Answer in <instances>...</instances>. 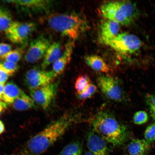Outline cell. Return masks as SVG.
<instances>
[{"label":"cell","instance_id":"29","mask_svg":"<svg viewBox=\"0 0 155 155\" xmlns=\"http://www.w3.org/2000/svg\"><path fill=\"white\" fill-rule=\"evenodd\" d=\"M11 46L6 43L0 44V59L11 50Z\"/></svg>","mask_w":155,"mask_h":155},{"label":"cell","instance_id":"9","mask_svg":"<svg viewBox=\"0 0 155 155\" xmlns=\"http://www.w3.org/2000/svg\"><path fill=\"white\" fill-rule=\"evenodd\" d=\"M57 84L51 83L35 90L30 91L35 103L44 110L48 109L56 96Z\"/></svg>","mask_w":155,"mask_h":155},{"label":"cell","instance_id":"14","mask_svg":"<svg viewBox=\"0 0 155 155\" xmlns=\"http://www.w3.org/2000/svg\"><path fill=\"white\" fill-rule=\"evenodd\" d=\"M120 25L113 21L105 19L100 25L99 40L106 45L119 34Z\"/></svg>","mask_w":155,"mask_h":155},{"label":"cell","instance_id":"27","mask_svg":"<svg viewBox=\"0 0 155 155\" xmlns=\"http://www.w3.org/2000/svg\"><path fill=\"white\" fill-rule=\"evenodd\" d=\"M97 88L95 85L91 83L88 87L80 94H77L79 99L84 101L90 98L96 92Z\"/></svg>","mask_w":155,"mask_h":155},{"label":"cell","instance_id":"19","mask_svg":"<svg viewBox=\"0 0 155 155\" xmlns=\"http://www.w3.org/2000/svg\"><path fill=\"white\" fill-rule=\"evenodd\" d=\"M13 107L18 111H24L35 108L36 106L32 98L23 92L21 95L13 102Z\"/></svg>","mask_w":155,"mask_h":155},{"label":"cell","instance_id":"5","mask_svg":"<svg viewBox=\"0 0 155 155\" xmlns=\"http://www.w3.org/2000/svg\"><path fill=\"white\" fill-rule=\"evenodd\" d=\"M106 45L118 53L127 55L138 51L142 47V42L135 35L124 32L118 34Z\"/></svg>","mask_w":155,"mask_h":155},{"label":"cell","instance_id":"25","mask_svg":"<svg viewBox=\"0 0 155 155\" xmlns=\"http://www.w3.org/2000/svg\"><path fill=\"white\" fill-rule=\"evenodd\" d=\"M145 100L151 117L155 121V93L147 94L145 97Z\"/></svg>","mask_w":155,"mask_h":155},{"label":"cell","instance_id":"22","mask_svg":"<svg viewBox=\"0 0 155 155\" xmlns=\"http://www.w3.org/2000/svg\"><path fill=\"white\" fill-rule=\"evenodd\" d=\"M91 83L90 78L86 75H81L78 77L75 83L74 86L77 94L83 92Z\"/></svg>","mask_w":155,"mask_h":155},{"label":"cell","instance_id":"24","mask_svg":"<svg viewBox=\"0 0 155 155\" xmlns=\"http://www.w3.org/2000/svg\"><path fill=\"white\" fill-rule=\"evenodd\" d=\"M0 67L4 70L9 76L16 72L19 68L17 63L5 61H0Z\"/></svg>","mask_w":155,"mask_h":155},{"label":"cell","instance_id":"15","mask_svg":"<svg viewBox=\"0 0 155 155\" xmlns=\"http://www.w3.org/2000/svg\"><path fill=\"white\" fill-rule=\"evenodd\" d=\"M151 148V143L144 139H134L126 146L125 154L149 155Z\"/></svg>","mask_w":155,"mask_h":155},{"label":"cell","instance_id":"32","mask_svg":"<svg viewBox=\"0 0 155 155\" xmlns=\"http://www.w3.org/2000/svg\"><path fill=\"white\" fill-rule=\"evenodd\" d=\"M4 88V84L0 83V99H2V97Z\"/></svg>","mask_w":155,"mask_h":155},{"label":"cell","instance_id":"8","mask_svg":"<svg viewBox=\"0 0 155 155\" xmlns=\"http://www.w3.org/2000/svg\"><path fill=\"white\" fill-rule=\"evenodd\" d=\"M56 77L52 71H47L34 68L26 73L25 81L30 91L52 83Z\"/></svg>","mask_w":155,"mask_h":155},{"label":"cell","instance_id":"12","mask_svg":"<svg viewBox=\"0 0 155 155\" xmlns=\"http://www.w3.org/2000/svg\"><path fill=\"white\" fill-rule=\"evenodd\" d=\"M74 47V41L68 42L66 45L63 53L53 63L52 71L56 77L63 72L66 67L70 62Z\"/></svg>","mask_w":155,"mask_h":155},{"label":"cell","instance_id":"21","mask_svg":"<svg viewBox=\"0 0 155 155\" xmlns=\"http://www.w3.org/2000/svg\"><path fill=\"white\" fill-rule=\"evenodd\" d=\"M82 147L78 141L69 143L64 148L58 155H82Z\"/></svg>","mask_w":155,"mask_h":155},{"label":"cell","instance_id":"7","mask_svg":"<svg viewBox=\"0 0 155 155\" xmlns=\"http://www.w3.org/2000/svg\"><path fill=\"white\" fill-rule=\"evenodd\" d=\"M36 25L32 22L13 21L5 33L8 39L14 44L24 43L36 29Z\"/></svg>","mask_w":155,"mask_h":155},{"label":"cell","instance_id":"23","mask_svg":"<svg viewBox=\"0 0 155 155\" xmlns=\"http://www.w3.org/2000/svg\"><path fill=\"white\" fill-rule=\"evenodd\" d=\"M22 55V50L20 48H17L16 49L11 50L1 58V59L17 63L21 59Z\"/></svg>","mask_w":155,"mask_h":155},{"label":"cell","instance_id":"13","mask_svg":"<svg viewBox=\"0 0 155 155\" xmlns=\"http://www.w3.org/2000/svg\"><path fill=\"white\" fill-rule=\"evenodd\" d=\"M5 3L16 5L25 10L38 12L47 11L51 5V1L44 0L5 1Z\"/></svg>","mask_w":155,"mask_h":155},{"label":"cell","instance_id":"31","mask_svg":"<svg viewBox=\"0 0 155 155\" xmlns=\"http://www.w3.org/2000/svg\"><path fill=\"white\" fill-rule=\"evenodd\" d=\"M6 108V104L5 102L0 101V115L5 111Z\"/></svg>","mask_w":155,"mask_h":155},{"label":"cell","instance_id":"28","mask_svg":"<svg viewBox=\"0 0 155 155\" xmlns=\"http://www.w3.org/2000/svg\"><path fill=\"white\" fill-rule=\"evenodd\" d=\"M145 140L150 143L155 141V121L148 125L144 133Z\"/></svg>","mask_w":155,"mask_h":155},{"label":"cell","instance_id":"18","mask_svg":"<svg viewBox=\"0 0 155 155\" xmlns=\"http://www.w3.org/2000/svg\"><path fill=\"white\" fill-rule=\"evenodd\" d=\"M23 92L15 83L8 82L5 86L1 99L6 104H12Z\"/></svg>","mask_w":155,"mask_h":155},{"label":"cell","instance_id":"3","mask_svg":"<svg viewBox=\"0 0 155 155\" xmlns=\"http://www.w3.org/2000/svg\"><path fill=\"white\" fill-rule=\"evenodd\" d=\"M47 23L50 28L74 41L88 28L86 19L75 13L50 15Z\"/></svg>","mask_w":155,"mask_h":155},{"label":"cell","instance_id":"6","mask_svg":"<svg viewBox=\"0 0 155 155\" xmlns=\"http://www.w3.org/2000/svg\"><path fill=\"white\" fill-rule=\"evenodd\" d=\"M98 85L104 95L108 99L121 102L125 99L124 93L119 81L108 75H102L97 78Z\"/></svg>","mask_w":155,"mask_h":155},{"label":"cell","instance_id":"1","mask_svg":"<svg viewBox=\"0 0 155 155\" xmlns=\"http://www.w3.org/2000/svg\"><path fill=\"white\" fill-rule=\"evenodd\" d=\"M75 117L66 114L27 141L15 155H40L54 144L72 124Z\"/></svg>","mask_w":155,"mask_h":155},{"label":"cell","instance_id":"16","mask_svg":"<svg viewBox=\"0 0 155 155\" xmlns=\"http://www.w3.org/2000/svg\"><path fill=\"white\" fill-rule=\"evenodd\" d=\"M62 53L61 44L58 42L52 43L48 48L43 58L41 64L42 69H45L48 66L53 64L61 57Z\"/></svg>","mask_w":155,"mask_h":155},{"label":"cell","instance_id":"11","mask_svg":"<svg viewBox=\"0 0 155 155\" xmlns=\"http://www.w3.org/2000/svg\"><path fill=\"white\" fill-rule=\"evenodd\" d=\"M87 143L89 152L94 155H108L106 141L94 131H90L87 134Z\"/></svg>","mask_w":155,"mask_h":155},{"label":"cell","instance_id":"30","mask_svg":"<svg viewBox=\"0 0 155 155\" xmlns=\"http://www.w3.org/2000/svg\"><path fill=\"white\" fill-rule=\"evenodd\" d=\"M9 76V75L0 67V83L4 84Z\"/></svg>","mask_w":155,"mask_h":155},{"label":"cell","instance_id":"34","mask_svg":"<svg viewBox=\"0 0 155 155\" xmlns=\"http://www.w3.org/2000/svg\"><path fill=\"white\" fill-rule=\"evenodd\" d=\"M94 155V154L92 153H91L90 152H88L86 153H85L84 155Z\"/></svg>","mask_w":155,"mask_h":155},{"label":"cell","instance_id":"2","mask_svg":"<svg viewBox=\"0 0 155 155\" xmlns=\"http://www.w3.org/2000/svg\"><path fill=\"white\" fill-rule=\"evenodd\" d=\"M91 123L93 131L114 146H120L127 140L128 135L127 127L109 112H98L92 118Z\"/></svg>","mask_w":155,"mask_h":155},{"label":"cell","instance_id":"20","mask_svg":"<svg viewBox=\"0 0 155 155\" xmlns=\"http://www.w3.org/2000/svg\"><path fill=\"white\" fill-rule=\"evenodd\" d=\"M13 21L8 10L0 6V32H5Z\"/></svg>","mask_w":155,"mask_h":155},{"label":"cell","instance_id":"26","mask_svg":"<svg viewBox=\"0 0 155 155\" xmlns=\"http://www.w3.org/2000/svg\"><path fill=\"white\" fill-rule=\"evenodd\" d=\"M148 113L144 111H139L136 112L133 117V123L136 125H142L148 121Z\"/></svg>","mask_w":155,"mask_h":155},{"label":"cell","instance_id":"17","mask_svg":"<svg viewBox=\"0 0 155 155\" xmlns=\"http://www.w3.org/2000/svg\"><path fill=\"white\" fill-rule=\"evenodd\" d=\"M87 65L94 71L105 74L110 72V69L106 62L101 57L96 55L87 56L84 58Z\"/></svg>","mask_w":155,"mask_h":155},{"label":"cell","instance_id":"4","mask_svg":"<svg viewBox=\"0 0 155 155\" xmlns=\"http://www.w3.org/2000/svg\"><path fill=\"white\" fill-rule=\"evenodd\" d=\"M100 12L105 19L124 26L132 24L139 15L135 3L128 1L107 2L101 5Z\"/></svg>","mask_w":155,"mask_h":155},{"label":"cell","instance_id":"10","mask_svg":"<svg viewBox=\"0 0 155 155\" xmlns=\"http://www.w3.org/2000/svg\"><path fill=\"white\" fill-rule=\"evenodd\" d=\"M51 42L47 38L41 36L31 42L25 56V61L29 63H34L44 58Z\"/></svg>","mask_w":155,"mask_h":155},{"label":"cell","instance_id":"33","mask_svg":"<svg viewBox=\"0 0 155 155\" xmlns=\"http://www.w3.org/2000/svg\"><path fill=\"white\" fill-rule=\"evenodd\" d=\"M5 131V127L4 125L2 122L0 120V135L3 133Z\"/></svg>","mask_w":155,"mask_h":155}]
</instances>
